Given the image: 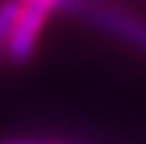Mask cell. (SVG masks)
Here are the masks:
<instances>
[{"label": "cell", "instance_id": "1", "mask_svg": "<svg viewBox=\"0 0 146 144\" xmlns=\"http://www.w3.org/2000/svg\"><path fill=\"white\" fill-rule=\"evenodd\" d=\"M73 14L85 19L94 29L108 33L111 38L120 40L130 47L139 50L146 55V19L141 14H134L125 7H113L106 3H94V0H83Z\"/></svg>", "mask_w": 146, "mask_h": 144}, {"label": "cell", "instance_id": "3", "mask_svg": "<svg viewBox=\"0 0 146 144\" xmlns=\"http://www.w3.org/2000/svg\"><path fill=\"white\" fill-rule=\"evenodd\" d=\"M3 144H40V142H3Z\"/></svg>", "mask_w": 146, "mask_h": 144}, {"label": "cell", "instance_id": "2", "mask_svg": "<svg viewBox=\"0 0 146 144\" xmlns=\"http://www.w3.org/2000/svg\"><path fill=\"white\" fill-rule=\"evenodd\" d=\"M26 5H33V7H40L45 12H57V10H66V12H73L76 7L83 3V0H21Z\"/></svg>", "mask_w": 146, "mask_h": 144}]
</instances>
